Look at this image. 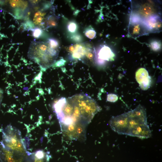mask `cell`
I'll list each match as a JSON object with an SVG mask.
<instances>
[{
	"label": "cell",
	"instance_id": "obj_1",
	"mask_svg": "<svg viewBox=\"0 0 162 162\" xmlns=\"http://www.w3.org/2000/svg\"><path fill=\"white\" fill-rule=\"evenodd\" d=\"M53 108L61 129L75 124L87 125L101 110L93 99L83 93L61 98L54 103Z\"/></svg>",
	"mask_w": 162,
	"mask_h": 162
},
{
	"label": "cell",
	"instance_id": "obj_2",
	"mask_svg": "<svg viewBox=\"0 0 162 162\" xmlns=\"http://www.w3.org/2000/svg\"><path fill=\"white\" fill-rule=\"evenodd\" d=\"M111 129L119 134L147 138L151 131L147 124L145 108L139 105L134 110L112 116L109 122Z\"/></svg>",
	"mask_w": 162,
	"mask_h": 162
},
{
	"label": "cell",
	"instance_id": "obj_3",
	"mask_svg": "<svg viewBox=\"0 0 162 162\" xmlns=\"http://www.w3.org/2000/svg\"><path fill=\"white\" fill-rule=\"evenodd\" d=\"M60 50L50 44L48 40L45 42H33L28 52V56L45 70L53 65L56 62Z\"/></svg>",
	"mask_w": 162,
	"mask_h": 162
},
{
	"label": "cell",
	"instance_id": "obj_4",
	"mask_svg": "<svg viewBox=\"0 0 162 162\" xmlns=\"http://www.w3.org/2000/svg\"><path fill=\"white\" fill-rule=\"evenodd\" d=\"M0 145L4 148L14 152L28 153L20 131L10 125L3 130Z\"/></svg>",
	"mask_w": 162,
	"mask_h": 162
},
{
	"label": "cell",
	"instance_id": "obj_5",
	"mask_svg": "<svg viewBox=\"0 0 162 162\" xmlns=\"http://www.w3.org/2000/svg\"><path fill=\"white\" fill-rule=\"evenodd\" d=\"M67 49L71 60L82 61L86 59L88 53L93 50L90 44L86 43L72 44Z\"/></svg>",
	"mask_w": 162,
	"mask_h": 162
},
{
	"label": "cell",
	"instance_id": "obj_6",
	"mask_svg": "<svg viewBox=\"0 0 162 162\" xmlns=\"http://www.w3.org/2000/svg\"><path fill=\"white\" fill-rule=\"evenodd\" d=\"M135 78L142 90H147L151 86V78L145 68H141L137 70L136 72Z\"/></svg>",
	"mask_w": 162,
	"mask_h": 162
},
{
	"label": "cell",
	"instance_id": "obj_7",
	"mask_svg": "<svg viewBox=\"0 0 162 162\" xmlns=\"http://www.w3.org/2000/svg\"><path fill=\"white\" fill-rule=\"evenodd\" d=\"M128 30L129 35L133 37H137L146 34L149 32L143 21L141 20L131 21Z\"/></svg>",
	"mask_w": 162,
	"mask_h": 162
},
{
	"label": "cell",
	"instance_id": "obj_8",
	"mask_svg": "<svg viewBox=\"0 0 162 162\" xmlns=\"http://www.w3.org/2000/svg\"><path fill=\"white\" fill-rule=\"evenodd\" d=\"M115 54L110 48L105 45L101 47L97 53L95 55L97 63L99 64H104L105 61H110L114 60Z\"/></svg>",
	"mask_w": 162,
	"mask_h": 162
},
{
	"label": "cell",
	"instance_id": "obj_9",
	"mask_svg": "<svg viewBox=\"0 0 162 162\" xmlns=\"http://www.w3.org/2000/svg\"><path fill=\"white\" fill-rule=\"evenodd\" d=\"M143 21L149 32H155L161 30V20L158 15H154L150 16Z\"/></svg>",
	"mask_w": 162,
	"mask_h": 162
},
{
	"label": "cell",
	"instance_id": "obj_10",
	"mask_svg": "<svg viewBox=\"0 0 162 162\" xmlns=\"http://www.w3.org/2000/svg\"><path fill=\"white\" fill-rule=\"evenodd\" d=\"M156 11V7L153 3L147 2L142 4L140 6L137 12L140 16L147 18L154 15Z\"/></svg>",
	"mask_w": 162,
	"mask_h": 162
},
{
	"label": "cell",
	"instance_id": "obj_11",
	"mask_svg": "<svg viewBox=\"0 0 162 162\" xmlns=\"http://www.w3.org/2000/svg\"><path fill=\"white\" fill-rule=\"evenodd\" d=\"M58 17L53 14L48 15L46 20V28L56 26L58 24Z\"/></svg>",
	"mask_w": 162,
	"mask_h": 162
},
{
	"label": "cell",
	"instance_id": "obj_12",
	"mask_svg": "<svg viewBox=\"0 0 162 162\" xmlns=\"http://www.w3.org/2000/svg\"><path fill=\"white\" fill-rule=\"evenodd\" d=\"M84 33L85 36L91 39H94L96 36V34L95 31L91 26L87 28Z\"/></svg>",
	"mask_w": 162,
	"mask_h": 162
},
{
	"label": "cell",
	"instance_id": "obj_13",
	"mask_svg": "<svg viewBox=\"0 0 162 162\" xmlns=\"http://www.w3.org/2000/svg\"><path fill=\"white\" fill-rule=\"evenodd\" d=\"M151 49L154 51H158L161 49V43L160 41L154 40L152 41L150 44Z\"/></svg>",
	"mask_w": 162,
	"mask_h": 162
},
{
	"label": "cell",
	"instance_id": "obj_14",
	"mask_svg": "<svg viewBox=\"0 0 162 162\" xmlns=\"http://www.w3.org/2000/svg\"><path fill=\"white\" fill-rule=\"evenodd\" d=\"M77 28V26L76 22L74 21L69 22L67 26V29L68 31L70 33H74Z\"/></svg>",
	"mask_w": 162,
	"mask_h": 162
},
{
	"label": "cell",
	"instance_id": "obj_15",
	"mask_svg": "<svg viewBox=\"0 0 162 162\" xmlns=\"http://www.w3.org/2000/svg\"><path fill=\"white\" fill-rule=\"evenodd\" d=\"M32 31V35L35 38H38L42 35V30L40 28L36 27L31 29Z\"/></svg>",
	"mask_w": 162,
	"mask_h": 162
},
{
	"label": "cell",
	"instance_id": "obj_16",
	"mask_svg": "<svg viewBox=\"0 0 162 162\" xmlns=\"http://www.w3.org/2000/svg\"><path fill=\"white\" fill-rule=\"evenodd\" d=\"M117 95L114 94H110L107 95V100L108 101L114 102L118 100Z\"/></svg>",
	"mask_w": 162,
	"mask_h": 162
},
{
	"label": "cell",
	"instance_id": "obj_17",
	"mask_svg": "<svg viewBox=\"0 0 162 162\" xmlns=\"http://www.w3.org/2000/svg\"><path fill=\"white\" fill-rule=\"evenodd\" d=\"M66 62V61L63 58H62L57 62H56L53 65L54 67H59L64 66Z\"/></svg>",
	"mask_w": 162,
	"mask_h": 162
},
{
	"label": "cell",
	"instance_id": "obj_18",
	"mask_svg": "<svg viewBox=\"0 0 162 162\" xmlns=\"http://www.w3.org/2000/svg\"><path fill=\"white\" fill-rule=\"evenodd\" d=\"M71 39L75 42H79L82 40V37L81 35L76 34L72 35L71 37Z\"/></svg>",
	"mask_w": 162,
	"mask_h": 162
},
{
	"label": "cell",
	"instance_id": "obj_19",
	"mask_svg": "<svg viewBox=\"0 0 162 162\" xmlns=\"http://www.w3.org/2000/svg\"><path fill=\"white\" fill-rule=\"evenodd\" d=\"M3 96V92L2 91L0 88V105Z\"/></svg>",
	"mask_w": 162,
	"mask_h": 162
}]
</instances>
